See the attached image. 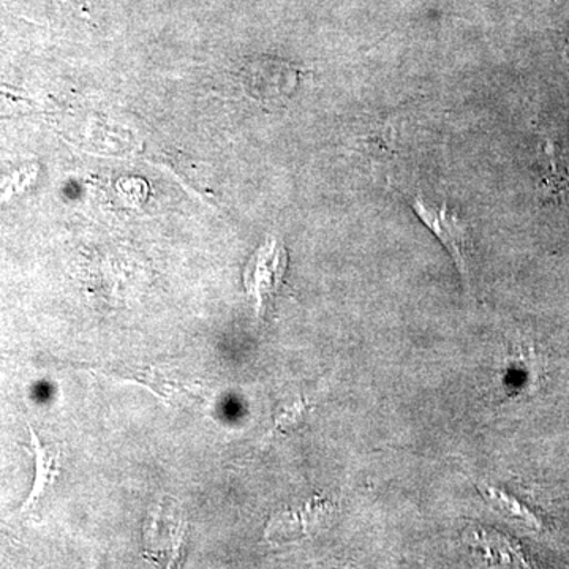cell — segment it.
Instances as JSON below:
<instances>
[{
  "mask_svg": "<svg viewBox=\"0 0 569 569\" xmlns=\"http://www.w3.org/2000/svg\"><path fill=\"white\" fill-rule=\"evenodd\" d=\"M411 208L419 220L440 239L441 244L447 247L466 283L470 282L471 236L466 220L460 219L447 204L427 203L421 198L413 200Z\"/></svg>",
  "mask_w": 569,
  "mask_h": 569,
  "instance_id": "cell-2",
  "label": "cell"
},
{
  "mask_svg": "<svg viewBox=\"0 0 569 569\" xmlns=\"http://www.w3.org/2000/svg\"><path fill=\"white\" fill-rule=\"evenodd\" d=\"M307 408H309V403H307L305 399L295 400L291 406L284 407L283 410L277 415L274 426L269 430L266 440H271V438L279 436V433H288L295 430L296 427L301 425L302 419H305Z\"/></svg>",
  "mask_w": 569,
  "mask_h": 569,
  "instance_id": "cell-7",
  "label": "cell"
},
{
  "mask_svg": "<svg viewBox=\"0 0 569 569\" xmlns=\"http://www.w3.org/2000/svg\"><path fill=\"white\" fill-rule=\"evenodd\" d=\"M111 377L121 378L122 381L129 383H140L153 395L162 397L163 400L171 403L182 402V400H203V389L198 385H187L179 380H170V378L160 376L153 370H112Z\"/></svg>",
  "mask_w": 569,
  "mask_h": 569,
  "instance_id": "cell-4",
  "label": "cell"
},
{
  "mask_svg": "<svg viewBox=\"0 0 569 569\" xmlns=\"http://www.w3.org/2000/svg\"><path fill=\"white\" fill-rule=\"evenodd\" d=\"M287 264V250L276 238L266 239L263 246L250 258L244 272V283L258 317L264 316L279 293Z\"/></svg>",
  "mask_w": 569,
  "mask_h": 569,
  "instance_id": "cell-1",
  "label": "cell"
},
{
  "mask_svg": "<svg viewBox=\"0 0 569 569\" xmlns=\"http://www.w3.org/2000/svg\"><path fill=\"white\" fill-rule=\"evenodd\" d=\"M29 432H31L32 452L33 458H36V479H33L32 490L29 493L28 500L22 505V512L36 507L40 498L47 493V490L54 485L56 479L61 475V451L43 447L32 427H29Z\"/></svg>",
  "mask_w": 569,
  "mask_h": 569,
  "instance_id": "cell-5",
  "label": "cell"
},
{
  "mask_svg": "<svg viewBox=\"0 0 569 569\" xmlns=\"http://www.w3.org/2000/svg\"><path fill=\"white\" fill-rule=\"evenodd\" d=\"M468 542L473 548L481 550L486 560L493 561L496 565L518 567L523 561L518 550L512 548L511 542L507 538L497 535L496 531L485 529L473 531Z\"/></svg>",
  "mask_w": 569,
  "mask_h": 569,
  "instance_id": "cell-6",
  "label": "cell"
},
{
  "mask_svg": "<svg viewBox=\"0 0 569 569\" xmlns=\"http://www.w3.org/2000/svg\"><path fill=\"white\" fill-rule=\"evenodd\" d=\"M332 512V503L328 498L313 497L302 507L276 512L269 520L264 537L268 541L288 542L291 539L316 533L328 522Z\"/></svg>",
  "mask_w": 569,
  "mask_h": 569,
  "instance_id": "cell-3",
  "label": "cell"
}]
</instances>
